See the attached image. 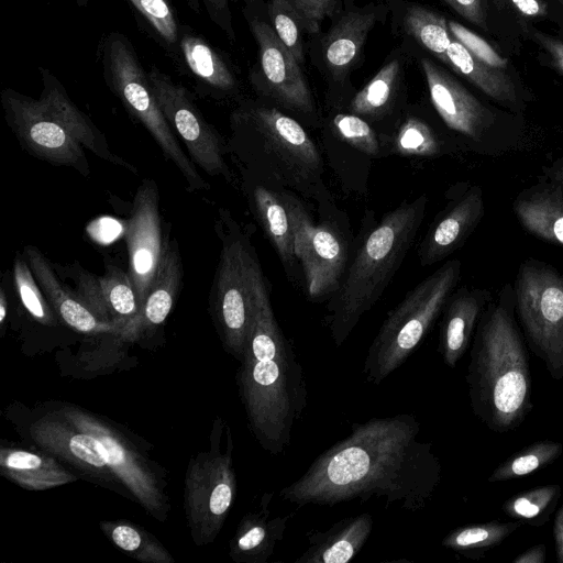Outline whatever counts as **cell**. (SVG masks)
Returning a JSON list of instances; mask_svg holds the SVG:
<instances>
[{"instance_id": "obj_1", "label": "cell", "mask_w": 563, "mask_h": 563, "mask_svg": "<svg viewBox=\"0 0 563 563\" xmlns=\"http://www.w3.org/2000/svg\"><path fill=\"white\" fill-rule=\"evenodd\" d=\"M441 472L417 418L397 413L354 422L346 438L321 453L279 495L299 507L375 497L386 507L417 512L435 493Z\"/></svg>"}, {"instance_id": "obj_2", "label": "cell", "mask_w": 563, "mask_h": 563, "mask_svg": "<svg viewBox=\"0 0 563 563\" xmlns=\"http://www.w3.org/2000/svg\"><path fill=\"white\" fill-rule=\"evenodd\" d=\"M236 384L252 434L266 452L283 453L303 415L308 391L303 368L275 317L264 273Z\"/></svg>"}, {"instance_id": "obj_3", "label": "cell", "mask_w": 563, "mask_h": 563, "mask_svg": "<svg viewBox=\"0 0 563 563\" xmlns=\"http://www.w3.org/2000/svg\"><path fill=\"white\" fill-rule=\"evenodd\" d=\"M230 122L228 153L242 181L292 191L322 211L333 209L321 153L299 121L275 107L251 103L236 109Z\"/></svg>"}, {"instance_id": "obj_4", "label": "cell", "mask_w": 563, "mask_h": 563, "mask_svg": "<svg viewBox=\"0 0 563 563\" xmlns=\"http://www.w3.org/2000/svg\"><path fill=\"white\" fill-rule=\"evenodd\" d=\"M466 383L474 415L492 431L515 430L532 409L529 354L512 285L490 299L477 322Z\"/></svg>"}, {"instance_id": "obj_5", "label": "cell", "mask_w": 563, "mask_h": 563, "mask_svg": "<svg viewBox=\"0 0 563 563\" xmlns=\"http://www.w3.org/2000/svg\"><path fill=\"white\" fill-rule=\"evenodd\" d=\"M428 196L422 194L388 211L367 232L328 299L324 323L336 346L379 300L400 268L422 224Z\"/></svg>"}, {"instance_id": "obj_6", "label": "cell", "mask_w": 563, "mask_h": 563, "mask_svg": "<svg viewBox=\"0 0 563 563\" xmlns=\"http://www.w3.org/2000/svg\"><path fill=\"white\" fill-rule=\"evenodd\" d=\"M214 229L221 247L209 295V310L225 351L241 362L263 271L252 232L228 209L218 210Z\"/></svg>"}, {"instance_id": "obj_7", "label": "cell", "mask_w": 563, "mask_h": 563, "mask_svg": "<svg viewBox=\"0 0 563 563\" xmlns=\"http://www.w3.org/2000/svg\"><path fill=\"white\" fill-rule=\"evenodd\" d=\"M457 258L444 262L388 312L364 361L365 380L379 385L417 350L461 278Z\"/></svg>"}, {"instance_id": "obj_8", "label": "cell", "mask_w": 563, "mask_h": 563, "mask_svg": "<svg viewBox=\"0 0 563 563\" xmlns=\"http://www.w3.org/2000/svg\"><path fill=\"white\" fill-rule=\"evenodd\" d=\"M104 80L126 111L148 131L166 159L178 169L188 191L209 189L196 165L185 154L163 114L153 92L148 74L142 67L131 42L121 33L111 32L101 44Z\"/></svg>"}, {"instance_id": "obj_9", "label": "cell", "mask_w": 563, "mask_h": 563, "mask_svg": "<svg viewBox=\"0 0 563 563\" xmlns=\"http://www.w3.org/2000/svg\"><path fill=\"white\" fill-rule=\"evenodd\" d=\"M236 494L233 438L219 416L212 423L209 449L192 456L185 475L184 509L192 541L212 543L220 533Z\"/></svg>"}, {"instance_id": "obj_10", "label": "cell", "mask_w": 563, "mask_h": 563, "mask_svg": "<svg viewBox=\"0 0 563 563\" xmlns=\"http://www.w3.org/2000/svg\"><path fill=\"white\" fill-rule=\"evenodd\" d=\"M512 288L526 343L553 379H563V274L543 261L527 258Z\"/></svg>"}, {"instance_id": "obj_11", "label": "cell", "mask_w": 563, "mask_h": 563, "mask_svg": "<svg viewBox=\"0 0 563 563\" xmlns=\"http://www.w3.org/2000/svg\"><path fill=\"white\" fill-rule=\"evenodd\" d=\"M421 66L431 102L445 125L460 136L462 151L497 156L525 144L520 126L500 121L494 110L430 59L423 58Z\"/></svg>"}, {"instance_id": "obj_12", "label": "cell", "mask_w": 563, "mask_h": 563, "mask_svg": "<svg viewBox=\"0 0 563 563\" xmlns=\"http://www.w3.org/2000/svg\"><path fill=\"white\" fill-rule=\"evenodd\" d=\"M294 240V252L311 300L329 299L339 288L350 260V243L335 217L316 222L301 197L279 191Z\"/></svg>"}, {"instance_id": "obj_13", "label": "cell", "mask_w": 563, "mask_h": 563, "mask_svg": "<svg viewBox=\"0 0 563 563\" xmlns=\"http://www.w3.org/2000/svg\"><path fill=\"white\" fill-rule=\"evenodd\" d=\"M147 74L163 114L181 139L194 164L210 176L231 181L225 159L229 154L227 142L207 122L189 91L155 66Z\"/></svg>"}, {"instance_id": "obj_14", "label": "cell", "mask_w": 563, "mask_h": 563, "mask_svg": "<svg viewBox=\"0 0 563 563\" xmlns=\"http://www.w3.org/2000/svg\"><path fill=\"white\" fill-rule=\"evenodd\" d=\"M0 99L5 121L24 150L49 164L73 168L85 177L90 175L84 146L37 99L12 88L3 89Z\"/></svg>"}, {"instance_id": "obj_15", "label": "cell", "mask_w": 563, "mask_h": 563, "mask_svg": "<svg viewBox=\"0 0 563 563\" xmlns=\"http://www.w3.org/2000/svg\"><path fill=\"white\" fill-rule=\"evenodd\" d=\"M124 235L129 255L128 272L142 307L157 273L164 249L159 195L154 179H144L139 186Z\"/></svg>"}, {"instance_id": "obj_16", "label": "cell", "mask_w": 563, "mask_h": 563, "mask_svg": "<svg viewBox=\"0 0 563 563\" xmlns=\"http://www.w3.org/2000/svg\"><path fill=\"white\" fill-rule=\"evenodd\" d=\"M484 211L481 186L460 183L452 187L445 206L435 214L420 241V265L431 266L460 249L483 219Z\"/></svg>"}, {"instance_id": "obj_17", "label": "cell", "mask_w": 563, "mask_h": 563, "mask_svg": "<svg viewBox=\"0 0 563 563\" xmlns=\"http://www.w3.org/2000/svg\"><path fill=\"white\" fill-rule=\"evenodd\" d=\"M250 25L258 45L262 71L272 98L290 111L313 117L314 100L299 63L271 25L257 19L251 21Z\"/></svg>"}, {"instance_id": "obj_18", "label": "cell", "mask_w": 563, "mask_h": 563, "mask_svg": "<svg viewBox=\"0 0 563 563\" xmlns=\"http://www.w3.org/2000/svg\"><path fill=\"white\" fill-rule=\"evenodd\" d=\"M520 225L544 242L563 246V154L543 166L512 201Z\"/></svg>"}, {"instance_id": "obj_19", "label": "cell", "mask_w": 563, "mask_h": 563, "mask_svg": "<svg viewBox=\"0 0 563 563\" xmlns=\"http://www.w3.org/2000/svg\"><path fill=\"white\" fill-rule=\"evenodd\" d=\"M23 254L47 301L66 325L88 335L120 333V327L98 318L74 289L60 282L54 265L36 246L25 245Z\"/></svg>"}, {"instance_id": "obj_20", "label": "cell", "mask_w": 563, "mask_h": 563, "mask_svg": "<svg viewBox=\"0 0 563 563\" xmlns=\"http://www.w3.org/2000/svg\"><path fill=\"white\" fill-rule=\"evenodd\" d=\"M38 71L42 90L37 100L42 108L96 156L137 174L131 163L111 151L104 134L74 103L58 78L47 68L38 67Z\"/></svg>"}, {"instance_id": "obj_21", "label": "cell", "mask_w": 563, "mask_h": 563, "mask_svg": "<svg viewBox=\"0 0 563 563\" xmlns=\"http://www.w3.org/2000/svg\"><path fill=\"white\" fill-rule=\"evenodd\" d=\"M183 274L177 242L166 239L157 273L140 312L117 335L121 343L134 342L165 322L177 299Z\"/></svg>"}, {"instance_id": "obj_22", "label": "cell", "mask_w": 563, "mask_h": 563, "mask_svg": "<svg viewBox=\"0 0 563 563\" xmlns=\"http://www.w3.org/2000/svg\"><path fill=\"white\" fill-rule=\"evenodd\" d=\"M486 289L460 287L442 311L439 352L444 364L454 368L467 351L477 322L492 299Z\"/></svg>"}, {"instance_id": "obj_23", "label": "cell", "mask_w": 563, "mask_h": 563, "mask_svg": "<svg viewBox=\"0 0 563 563\" xmlns=\"http://www.w3.org/2000/svg\"><path fill=\"white\" fill-rule=\"evenodd\" d=\"M274 493H265L255 511L245 514L229 542V556L235 563H266L284 539L292 514L273 516Z\"/></svg>"}, {"instance_id": "obj_24", "label": "cell", "mask_w": 563, "mask_h": 563, "mask_svg": "<svg viewBox=\"0 0 563 563\" xmlns=\"http://www.w3.org/2000/svg\"><path fill=\"white\" fill-rule=\"evenodd\" d=\"M0 473L27 490H46L78 479L53 454L38 448L31 450L12 444L0 448Z\"/></svg>"}, {"instance_id": "obj_25", "label": "cell", "mask_w": 563, "mask_h": 563, "mask_svg": "<svg viewBox=\"0 0 563 563\" xmlns=\"http://www.w3.org/2000/svg\"><path fill=\"white\" fill-rule=\"evenodd\" d=\"M250 210L276 251L288 279H298V261L289 217L279 191L261 184L242 181Z\"/></svg>"}, {"instance_id": "obj_26", "label": "cell", "mask_w": 563, "mask_h": 563, "mask_svg": "<svg viewBox=\"0 0 563 563\" xmlns=\"http://www.w3.org/2000/svg\"><path fill=\"white\" fill-rule=\"evenodd\" d=\"M374 526L373 517L363 512L343 518L327 530L307 533L308 548L296 563H349L365 545Z\"/></svg>"}, {"instance_id": "obj_27", "label": "cell", "mask_w": 563, "mask_h": 563, "mask_svg": "<svg viewBox=\"0 0 563 563\" xmlns=\"http://www.w3.org/2000/svg\"><path fill=\"white\" fill-rule=\"evenodd\" d=\"M178 56L206 91L222 95L236 88L235 77L221 55L189 26H180Z\"/></svg>"}, {"instance_id": "obj_28", "label": "cell", "mask_w": 563, "mask_h": 563, "mask_svg": "<svg viewBox=\"0 0 563 563\" xmlns=\"http://www.w3.org/2000/svg\"><path fill=\"white\" fill-rule=\"evenodd\" d=\"M448 65L493 100L516 112L521 109L511 77L504 69L495 68L475 57L453 36L448 48Z\"/></svg>"}, {"instance_id": "obj_29", "label": "cell", "mask_w": 563, "mask_h": 563, "mask_svg": "<svg viewBox=\"0 0 563 563\" xmlns=\"http://www.w3.org/2000/svg\"><path fill=\"white\" fill-rule=\"evenodd\" d=\"M382 147L395 155L424 158L462 151L455 141H444L428 122L413 115L407 117Z\"/></svg>"}, {"instance_id": "obj_30", "label": "cell", "mask_w": 563, "mask_h": 563, "mask_svg": "<svg viewBox=\"0 0 563 563\" xmlns=\"http://www.w3.org/2000/svg\"><path fill=\"white\" fill-rule=\"evenodd\" d=\"M374 22L372 13L352 12L330 32L324 43V55L334 73L343 71L354 60Z\"/></svg>"}, {"instance_id": "obj_31", "label": "cell", "mask_w": 563, "mask_h": 563, "mask_svg": "<svg viewBox=\"0 0 563 563\" xmlns=\"http://www.w3.org/2000/svg\"><path fill=\"white\" fill-rule=\"evenodd\" d=\"M100 529L120 550L144 563H174L170 552L152 533L124 520H103Z\"/></svg>"}, {"instance_id": "obj_32", "label": "cell", "mask_w": 563, "mask_h": 563, "mask_svg": "<svg viewBox=\"0 0 563 563\" xmlns=\"http://www.w3.org/2000/svg\"><path fill=\"white\" fill-rule=\"evenodd\" d=\"M523 523L514 520L508 522L489 521L457 527L442 540V545L467 558L479 554L498 545Z\"/></svg>"}, {"instance_id": "obj_33", "label": "cell", "mask_w": 563, "mask_h": 563, "mask_svg": "<svg viewBox=\"0 0 563 563\" xmlns=\"http://www.w3.org/2000/svg\"><path fill=\"white\" fill-rule=\"evenodd\" d=\"M99 280L109 319L122 330L137 316L141 309L129 272H124L115 263L107 261L104 274L99 276Z\"/></svg>"}, {"instance_id": "obj_34", "label": "cell", "mask_w": 563, "mask_h": 563, "mask_svg": "<svg viewBox=\"0 0 563 563\" xmlns=\"http://www.w3.org/2000/svg\"><path fill=\"white\" fill-rule=\"evenodd\" d=\"M560 496L561 487L558 484L539 486L508 498L503 511L523 525L542 527L554 512Z\"/></svg>"}, {"instance_id": "obj_35", "label": "cell", "mask_w": 563, "mask_h": 563, "mask_svg": "<svg viewBox=\"0 0 563 563\" xmlns=\"http://www.w3.org/2000/svg\"><path fill=\"white\" fill-rule=\"evenodd\" d=\"M563 452V444L552 440L534 442L509 456L488 477L489 483L528 476L554 462Z\"/></svg>"}, {"instance_id": "obj_36", "label": "cell", "mask_w": 563, "mask_h": 563, "mask_svg": "<svg viewBox=\"0 0 563 563\" xmlns=\"http://www.w3.org/2000/svg\"><path fill=\"white\" fill-rule=\"evenodd\" d=\"M407 31L441 62L448 64V48L452 36L446 20L420 5L408 8L405 15Z\"/></svg>"}, {"instance_id": "obj_37", "label": "cell", "mask_w": 563, "mask_h": 563, "mask_svg": "<svg viewBox=\"0 0 563 563\" xmlns=\"http://www.w3.org/2000/svg\"><path fill=\"white\" fill-rule=\"evenodd\" d=\"M399 68L396 59L386 64L351 100L350 112L360 117L380 115L391 99Z\"/></svg>"}, {"instance_id": "obj_38", "label": "cell", "mask_w": 563, "mask_h": 563, "mask_svg": "<svg viewBox=\"0 0 563 563\" xmlns=\"http://www.w3.org/2000/svg\"><path fill=\"white\" fill-rule=\"evenodd\" d=\"M13 280L18 296L30 316L44 325H55L58 316L36 282L24 254L16 253L14 257Z\"/></svg>"}, {"instance_id": "obj_39", "label": "cell", "mask_w": 563, "mask_h": 563, "mask_svg": "<svg viewBox=\"0 0 563 563\" xmlns=\"http://www.w3.org/2000/svg\"><path fill=\"white\" fill-rule=\"evenodd\" d=\"M167 49L178 55L180 24L168 0H129Z\"/></svg>"}, {"instance_id": "obj_40", "label": "cell", "mask_w": 563, "mask_h": 563, "mask_svg": "<svg viewBox=\"0 0 563 563\" xmlns=\"http://www.w3.org/2000/svg\"><path fill=\"white\" fill-rule=\"evenodd\" d=\"M334 134L349 146L371 156L383 155L382 141L376 131L362 117L338 113L332 119Z\"/></svg>"}, {"instance_id": "obj_41", "label": "cell", "mask_w": 563, "mask_h": 563, "mask_svg": "<svg viewBox=\"0 0 563 563\" xmlns=\"http://www.w3.org/2000/svg\"><path fill=\"white\" fill-rule=\"evenodd\" d=\"M269 15L273 22L274 31L290 51L298 63H302L303 45L300 36V21L286 0H273L269 5Z\"/></svg>"}, {"instance_id": "obj_42", "label": "cell", "mask_w": 563, "mask_h": 563, "mask_svg": "<svg viewBox=\"0 0 563 563\" xmlns=\"http://www.w3.org/2000/svg\"><path fill=\"white\" fill-rule=\"evenodd\" d=\"M449 31L468 52L482 62L499 69L507 66V59L500 56L484 38L464 25L449 21Z\"/></svg>"}, {"instance_id": "obj_43", "label": "cell", "mask_w": 563, "mask_h": 563, "mask_svg": "<svg viewBox=\"0 0 563 563\" xmlns=\"http://www.w3.org/2000/svg\"><path fill=\"white\" fill-rule=\"evenodd\" d=\"M296 12L301 26L309 33H317L320 23L333 14L335 0H286Z\"/></svg>"}, {"instance_id": "obj_44", "label": "cell", "mask_w": 563, "mask_h": 563, "mask_svg": "<svg viewBox=\"0 0 563 563\" xmlns=\"http://www.w3.org/2000/svg\"><path fill=\"white\" fill-rule=\"evenodd\" d=\"M209 19L230 38H234L230 0H200Z\"/></svg>"}, {"instance_id": "obj_45", "label": "cell", "mask_w": 563, "mask_h": 563, "mask_svg": "<svg viewBox=\"0 0 563 563\" xmlns=\"http://www.w3.org/2000/svg\"><path fill=\"white\" fill-rule=\"evenodd\" d=\"M454 11L471 23L487 29L485 0H444Z\"/></svg>"}, {"instance_id": "obj_46", "label": "cell", "mask_w": 563, "mask_h": 563, "mask_svg": "<svg viewBox=\"0 0 563 563\" xmlns=\"http://www.w3.org/2000/svg\"><path fill=\"white\" fill-rule=\"evenodd\" d=\"M526 33L547 52L554 67L563 74V40L532 27H528Z\"/></svg>"}, {"instance_id": "obj_47", "label": "cell", "mask_w": 563, "mask_h": 563, "mask_svg": "<svg viewBox=\"0 0 563 563\" xmlns=\"http://www.w3.org/2000/svg\"><path fill=\"white\" fill-rule=\"evenodd\" d=\"M512 11L525 18H543L548 5L543 0H503Z\"/></svg>"}, {"instance_id": "obj_48", "label": "cell", "mask_w": 563, "mask_h": 563, "mask_svg": "<svg viewBox=\"0 0 563 563\" xmlns=\"http://www.w3.org/2000/svg\"><path fill=\"white\" fill-rule=\"evenodd\" d=\"M553 540L556 553V561L563 563V504L559 508L553 525Z\"/></svg>"}, {"instance_id": "obj_49", "label": "cell", "mask_w": 563, "mask_h": 563, "mask_svg": "<svg viewBox=\"0 0 563 563\" xmlns=\"http://www.w3.org/2000/svg\"><path fill=\"white\" fill-rule=\"evenodd\" d=\"M547 550L543 544H537L521 554L517 555L514 563H543L545 561Z\"/></svg>"}, {"instance_id": "obj_50", "label": "cell", "mask_w": 563, "mask_h": 563, "mask_svg": "<svg viewBox=\"0 0 563 563\" xmlns=\"http://www.w3.org/2000/svg\"><path fill=\"white\" fill-rule=\"evenodd\" d=\"M9 300L3 287L0 289V328L3 333L7 316H8Z\"/></svg>"}, {"instance_id": "obj_51", "label": "cell", "mask_w": 563, "mask_h": 563, "mask_svg": "<svg viewBox=\"0 0 563 563\" xmlns=\"http://www.w3.org/2000/svg\"><path fill=\"white\" fill-rule=\"evenodd\" d=\"M194 11L198 12L200 9V0H181Z\"/></svg>"}, {"instance_id": "obj_52", "label": "cell", "mask_w": 563, "mask_h": 563, "mask_svg": "<svg viewBox=\"0 0 563 563\" xmlns=\"http://www.w3.org/2000/svg\"><path fill=\"white\" fill-rule=\"evenodd\" d=\"M78 7H86L89 0H74Z\"/></svg>"}, {"instance_id": "obj_53", "label": "cell", "mask_w": 563, "mask_h": 563, "mask_svg": "<svg viewBox=\"0 0 563 563\" xmlns=\"http://www.w3.org/2000/svg\"><path fill=\"white\" fill-rule=\"evenodd\" d=\"M559 2L563 3V0H558Z\"/></svg>"}, {"instance_id": "obj_54", "label": "cell", "mask_w": 563, "mask_h": 563, "mask_svg": "<svg viewBox=\"0 0 563 563\" xmlns=\"http://www.w3.org/2000/svg\"><path fill=\"white\" fill-rule=\"evenodd\" d=\"M250 1H253V0H250Z\"/></svg>"}]
</instances>
